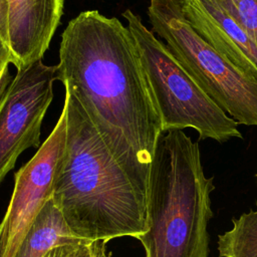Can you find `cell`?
<instances>
[{"instance_id": "1", "label": "cell", "mask_w": 257, "mask_h": 257, "mask_svg": "<svg viewBox=\"0 0 257 257\" xmlns=\"http://www.w3.org/2000/svg\"><path fill=\"white\" fill-rule=\"evenodd\" d=\"M57 79L79 101L114 159L147 195L163 124L132 32L96 10L64 29Z\"/></svg>"}, {"instance_id": "2", "label": "cell", "mask_w": 257, "mask_h": 257, "mask_svg": "<svg viewBox=\"0 0 257 257\" xmlns=\"http://www.w3.org/2000/svg\"><path fill=\"white\" fill-rule=\"evenodd\" d=\"M66 140L52 201L73 235L138 239L147 231V195L114 159L76 97L65 90Z\"/></svg>"}, {"instance_id": "3", "label": "cell", "mask_w": 257, "mask_h": 257, "mask_svg": "<svg viewBox=\"0 0 257 257\" xmlns=\"http://www.w3.org/2000/svg\"><path fill=\"white\" fill-rule=\"evenodd\" d=\"M213 178L204 174L199 144L182 130L158 139L147 188L145 257H209Z\"/></svg>"}, {"instance_id": "4", "label": "cell", "mask_w": 257, "mask_h": 257, "mask_svg": "<svg viewBox=\"0 0 257 257\" xmlns=\"http://www.w3.org/2000/svg\"><path fill=\"white\" fill-rule=\"evenodd\" d=\"M122 15L137 44L163 132L192 127L198 132L200 141L213 139L219 143L242 138L238 122L199 86L167 44L132 10Z\"/></svg>"}, {"instance_id": "5", "label": "cell", "mask_w": 257, "mask_h": 257, "mask_svg": "<svg viewBox=\"0 0 257 257\" xmlns=\"http://www.w3.org/2000/svg\"><path fill=\"white\" fill-rule=\"evenodd\" d=\"M153 27L199 86L232 118L257 125V78L246 73L191 26L182 0H150Z\"/></svg>"}, {"instance_id": "6", "label": "cell", "mask_w": 257, "mask_h": 257, "mask_svg": "<svg viewBox=\"0 0 257 257\" xmlns=\"http://www.w3.org/2000/svg\"><path fill=\"white\" fill-rule=\"evenodd\" d=\"M57 65L42 59L17 69L0 100V184L29 148H39L41 124L53 99Z\"/></svg>"}, {"instance_id": "7", "label": "cell", "mask_w": 257, "mask_h": 257, "mask_svg": "<svg viewBox=\"0 0 257 257\" xmlns=\"http://www.w3.org/2000/svg\"><path fill=\"white\" fill-rule=\"evenodd\" d=\"M66 140V113L60 116L36 154L14 176L7 211L0 223V257H13L30 225L52 198L56 172Z\"/></svg>"}, {"instance_id": "8", "label": "cell", "mask_w": 257, "mask_h": 257, "mask_svg": "<svg viewBox=\"0 0 257 257\" xmlns=\"http://www.w3.org/2000/svg\"><path fill=\"white\" fill-rule=\"evenodd\" d=\"M8 45L21 69L42 59L63 12V0H7Z\"/></svg>"}, {"instance_id": "9", "label": "cell", "mask_w": 257, "mask_h": 257, "mask_svg": "<svg viewBox=\"0 0 257 257\" xmlns=\"http://www.w3.org/2000/svg\"><path fill=\"white\" fill-rule=\"evenodd\" d=\"M191 26L240 69L257 78V44L218 0H182Z\"/></svg>"}, {"instance_id": "10", "label": "cell", "mask_w": 257, "mask_h": 257, "mask_svg": "<svg viewBox=\"0 0 257 257\" xmlns=\"http://www.w3.org/2000/svg\"><path fill=\"white\" fill-rule=\"evenodd\" d=\"M50 199L36 216L13 257H43L54 246L79 241Z\"/></svg>"}, {"instance_id": "11", "label": "cell", "mask_w": 257, "mask_h": 257, "mask_svg": "<svg viewBox=\"0 0 257 257\" xmlns=\"http://www.w3.org/2000/svg\"><path fill=\"white\" fill-rule=\"evenodd\" d=\"M232 223V229L218 236L219 256L257 257V207Z\"/></svg>"}, {"instance_id": "12", "label": "cell", "mask_w": 257, "mask_h": 257, "mask_svg": "<svg viewBox=\"0 0 257 257\" xmlns=\"http://www.w3.org/2000/svg\"><path fill=\"white\" fill-rule=\"evenodd\" d=\"M106 243L104 240L81 239L54 246L43 257H112L106 250Z\"/></svg>"}, {"instance_id": "13", "label": "cell", "mask_w": 257, "mask_h": 257, "mask_svg": "<svg viewBox=\"0 0 257 257\" xmlns=\"http://www.w3.org/2000/svg\"><path fill=\"white\" fill-rule=\"evenodd\" d=\"M257 44V0H218Z\"/></svg>"}, {"instance_id": "14", "label": "cell", "mask_w": 257, "mask_h": 257, "mask_svg": "<svg viewBox=\"0 0 257 257\" xmlns=\"http://www.w3.org/2000/svg\"><path fill=\"white\" fill-rule=\"evenodd\" d=\"M0 34L8 45V3L0 0ZM9 47V45H8Z\"/></svg>"}, {"instance_id": "15", "label": "cell", "mask_w": 257, "mask_h": 257, "mask_svg": "<svg viewBox=\"0 0 257 257\" xmlns=\"http://www.w3.org/2000/svg\"><path fill=\"white\" fill-rule=\"evenodd\" d=\"M9 63H12L11 53L8 45L0 34V75L8 70Z\"/></svg>"}, {"instance_id": "16", "label": "cell", "mask_w": 257, "mask_h": 257, "mask_svg": "<svg viewBox=\"0 0 257 257\" xmlns=\"http://www.w3.org/2000/svg\"><path fill=\"white\" fill-rule=\"evenodd\" d=\"M256 179H257V174H256Z\"/></svg>"}]
</instances>
